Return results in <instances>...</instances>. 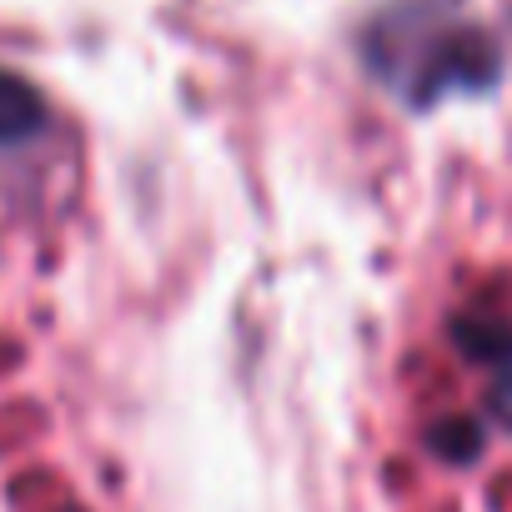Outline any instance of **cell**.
<instances>
[{
	"label": "cell",
	"mask_w": 512,
	"mask_h": 512,
	"mask_svg": "<svg viewBox=\"0 0 512 512\" xmlns=\"http://www.w3.org/2000/svg\"><path fill=\"white\" fill-rule=\"evenodd\" d=\"M487 412H492V417L512 432V367L492 377V387H487Z\"/></svg>",
	"instance_id": "5b68a950"
},
{
	"label": "cell",
	"mask_w": 512,
	"mask_h": 512,
	"mask_svg": "<svg viewBox=\"0 0 512 512\" xmlns=\"http://www.w3.org/2000/svg\"><path fill=\"white\" fill-rule=\"evenodd\" d=\"M51 126V106L41 96V86H31L26 76L0 66V151L26 146Z\"/></svg>",
	"instance_id": "7a4b0ae2"
},
{
	"label": "cell",
	"mask_w": 512,
	"mask_h": 512,
	"mask_svg": "<svg viewBox=\"0 0 512 512\" xmlns=\"http://www.w3.org/2000/svg\"><path fill=\"white\" fill-rule=\"evenodd\" d=\"M482 447H487V432L472 417H442L427 427V452H437L452 467H472L482 457Z\"/></svg>",
	"instance_id": "277c9868"
},
{
	"label": "cell",
	"mask_w": 512,
	"mask_h": 512,
	"mask_svg": "<svg viewBox=\"0 0 512 512\" xmlns=\"http://www.w3.org/2000/svg\"><path fill=\"white\" fill-rule=\"evenodd\" d=\"M452 347L477 362V367H492V372H507L512 367V317H497V312H457L452 317Z\"/></svg>",
	"instance_id": "3957f363"
},
{
	"label": "cell",
	"mask_w": 512,
	"mask_h": 512,
	"mask_svg": "<svg viewBox=\"0 0 512 512\" xmlns=\"http://www.w3.org/2000/svg\"><path fill=\"white\" fill-rule=\"evenodd\" d=\"M362 61L372 81L412 111L447 96L492 91L502 76L497 41L462 16L457 0H392L362 31Z\"/></svg>",
	"instance_id": "6da1fadb"
}]
</instances>
